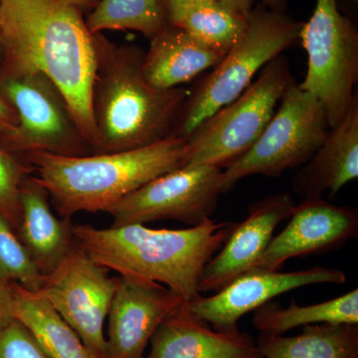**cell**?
Here are the masks:
<instances>
[{
  "mask_svg": "<svg viewBox=\"0 0 358 358\" xmlns=\"http://www.w3.org/2000/svg\"><path fill=\"white\" fill-rule=\"evenodd\" d=\"M262 6L273 10L284 11L286 8L287 0H261Z\"/></svg>",
  "mask_w": 358,
  "mask_h": 358,
  "instance_id": "obj_32",
  "label": "cell"
},
{
  "mask_svg": "<svg viewBox=\"0 0 358 358\" xmlns=\"http://www.w3.org/2000/svg\"><path fill=\"white\" fill-rule=\"evenodd\" d=\"M145 358H264L249 334L215 331L193 317L186 303L157 327Z\"/></svg>",
  "mask_w": 358,
  "mask_h": 358,
  "instance_id": "obj_16",
  "label": "cell"
},
{
  "mask_svg": "<svg viewBox=\"0 0 358 358\" xmlns=\"http://www.w3.org/2000/svg\"><path fill=\"white\" fill-rule=\"evenodd\" d=\"M185 303L157 282L121 277L108 315L106 358H145L157 327Z\"/></svg>",
  "mask_w": 358,
  "mask_h": 358,
  "instance_id": "obj_13",
  "label": "cell"
},
{
  "mask_svg": "<svg viewBox=\"0 0 358 358\" xmlns=\"http://www.w3.org/2000/svg\"><path fill=\"white\" fill-rule=\"evenodd\" d=\"M249 14L218 0H192L166 11L169 24L225 53L243 36Z\"/></svg>",
  "mask_w": 358,
  "mask_h": 358,
  "instance_id": "obj_22",
  "label": "cell"
},
{
  "mask_svg": "<svg viewBox=\"0 0 358 358\" xmlns=\"http://www.w3.org/2000/svg\"><path fill=\"white\" fill-rule=\"evenodd\" d=\"M317 324L357 326L358 289L333 300L303 307L294 301L288 308L268 301L257 308L253 317V326L257 331L271 336H282L296 327Z\"/></svg>",
  "mask_w": 358,
  "mask_h": 358,
  "instance_id": "obj_23",
  "label": "cell"
},
{
  "mask_svg": "<svg viewBox=\"0 0 358 358\" xmlns=\"http://www.w3.org/2000/svg\"><path fill=\"white\" fill-rule=\"evenodd\" d=\"M222 173L215 166L187 164L152 179L108 209L112 226L166 219L199 225L217 207Z\"/></svg>",
  "mask_w": 358,
  "mask_h": 358,
  "instance_id": "obj_11",
  "label": "cell"
},
{
  "mask_svg": "<svg viewBox=\"0 0 358 358\" xmlns=\"http://www.w3.org/2000/svg\"><path fill=\"white\" fill-rule=\"evenodd\" d=\"M45 278L33 263L13 226L0 214V281L20 285L28 291L40 292Z\"/></svg>",
  "mask_w": 358,
  "mask_h": 358,
  "instance_id": "obj_25",
  "label": "cell"
},
{
  "mask_svg": "<svg viewBox=\"0 0 358 358\" xmlns=\"http://www.w3.org/2000/svg\"><path fill=\"white\" fill-rule=\"evenodd\" d=\"M95 42L93 154L147 147L171 136L186 89L160 90L148 83L143 72L145 53L138 47L113 44L101 33Z\"/></svg>",
  "mask_w": 358,
  "mask_h": 358,
  "instance_id": "obj_3",
  "label": "cell"
},
{
  "mask_svg": "<svg viewBox=\"0 0 358 358\" xmlns=\"http://www.w3.org/2000/svg\"><path fill=\"white\" fill-rule=\"evenodd\" d=\"M14 320L13 284L0 281V331Z\"/></svg>",
  "mask_w": 358,
  "mask_h": 358,
  "instance_id": "obj_28",
  "label": "cell"
},
{
  "mask_svg": "<svg viewBox=\"0 0 358 358\" xmlns=\"http://www.w3.org/2000/svg\"><path fill=\"white\" fill-rule=\"evenodd\" d=\"M86 24L92 34L134 30L152 38L169 20L162 0H99Z\"/></svg>",
  "mask_w": 358,
  "mask_h": 358,
  "instance_id": "obj_24",
  "label": "cell"
},
{
  "mask_svg": "<svg viewBox=\"0 0 358 358\" xmlns=\"http://www.w3.org/2000/svg\"><path fill=\"white\" fill-rule=\"evenodd\" d=\"M343 271L315 267L296 272L282 273L253 268L233 280L210 296H202L186 303L193 317L212 329L225 334L239 331L238 322L243 315L262 307L280 294L313 284H343Z\"/></svg>",
  "mask_w": 358,
  "mask_h": 358,
  "instance_id": "obj_12",
  "label": "cell"
},
{
  "mask_svg": "<svg viewBox=\"0 0 358 358\" xmlns=\"http://www.w3.org/2000/svg\"><path fill=\"white\" fill-rule=\"evenodd\" d=\"M49 199L34 176H26L20 187V218L15 232L44 277L57 268L76 243L71 219L58 218Z\"/></svg>",
  "mask_w": 358,
  "mask_h": 358,
  "instance_id": "obj_17",
  "label": "cell"
},
{
  "mask_svg": "<svg viewBox=\"0 0 358 358\" xmlns=\"http://www.w3.org/2000/svg\"><path fill=\"white\" fill-rule=\"evenodd\" d=\"M0 49L6 74L40 72L57 86L93 150L96 50L82 11L68 0H0Z\"/></svg>",
  "mask_w": 358,
  "mask_h": 358,
  "instance_id": "obj_1",
  "label": "cell"
},
{
  "mask_svg": "<svg viewBox=\"0 0 358 358\" xmlns=\"http://www.w3.org/2000/svg\"><path fill=\"white\" fill-rule=\"evenodd\" d=\"M234 222L208 219L187 229L129 224L99 229L74 225L75 239L96 263L122 278L164 285L183 301L200 293L202 271L232 232Z\"/></svg>",
  "mask_w": 358,
  "mask_h": 358,
  "instance_id": "obj_2",
  "label": "cell"
},
{
  "mask_svg": "<svg viewBox=\"0 0 358 358\" xmlns=\"http://www.w3.org/2000/svg\"><path fill=\"white\" fill-rule=\"evenodd\" d=\"M14 319L32 334L49 358H96L41 292L13 284Z\"/></svg>",
  "mask_w": 358,
  "mask_h": 358,
  "instance_id": "obj_20",
  "label": "cell"
},
{
  "mask_svg": "<svg viewBox=\"0 0 358 358\" xmlns=\"http://www.w3.org/2000/svg\"><path fill=\"white\" fill-rule=\"evenodd\" d=\"M291 220L273 237L255 268L278 271L296 257L326 253L357 236V209L339 207L322 199H306L294 206Z\"/></svg>",
  "mask_w": 358,
  "mask_h": 358,
  "instance_id": "obj_15",
  "label": "cell"
},
{
  "mask_svg": "<svg viewBox=\"0 0 358 358\" xmlns=\"http://www.w3.org/2000/svg\"><path fill=\"white\" fill-rule=\"evenodd\" d=\"M31 167L24 166L7 150L0 148V214L14 230L20 218V187Z\"/></svg>",
  "mask_w": 358,
  "mask_h": 358,
  "instance_id": "obj_26",
  "label": "cell"
},
{
  "mask_svg": "<svg viewBox=\"0 0 358 358\" xmlns=\"http://www.w3.org/2000/svg\"><path fill=\"white\" fill-rule=\"evenodd\" d=\"M109 271L76 241L40 291L96 358H106L105 322L121 280Z\"/></svg>",
  "mask_w": 358,
  "mask_h": 358,
  "instance_id": "obj_10",
  "label": "cell"
},
{
  "mask_svg": "<svg viewBox=\"0 0 358 358\" xmlns=\"http://www.w3.org/2000/svg\"><path fill=\"white\" fill-rule=\"evenodd\" d=\"M26 157L56 210L71 219L79 212H107L152 179L185 166L187 143L171 134L124 152L83 157L33 152Z\"/></svg>",
  "mask_w": 358,
  "mask_h": 358,
  "instance_id": "obj_4",
  "label": "cell"
},
{
  "mask_svg": "<svg viewBox=\"0 0 358 358\" xmlns=\"http://www.w3.org/2000/svg\"><path fill=\"white\" fill-rule=\"evenodd\" d=\"M308 166L294 178L296 192L306 199H319L329 192L334 196L350 181L358 178V100L313 155Z\"/></svg>",
  "mask_w": 358,
  "mask_h": 358,
  "instance_id": "obj_18",
  "label": "cell"
},
{
  "mask_svg": "<svg viewBox=\"0 0 358 358\" xmlns=\"http://www.w3.org/2000/svg\"><path fill=\"white\" fill-rule=\"evenodd\" d=\"M17 124V115L15 110L7 102L0 91V131L4 134L10 133Z\"/></svg>",
  "mask_w": 358,
  "mask_h": 358,
  "instance_id": "obj_29",
  "label": "cell"
},
{
  "mask_svg": "<svg viewBox=\"0 0 358 358\" xmlns=\"http://www.w3.org/2000/svg\"><path fill=\"white\" fill-rule=\"evenodd\" d=\"M225 55V52L169 23L150 38V49L143 55V72L155 88H178L203 71L216 67Z\"/></svg>",
  "mask_w": 358,
  "mask_h": 358,
  "instance_id": "obj_19",
  "label": "cell"
},
{
  "mask_svg": "<svg viewBox=\"0 0 358 358\" xmlns=\"http://www.w3.org/2000/svg\"><path fill=\"white\" fill-rule=\"evenodd\" d=\"M326 110L312 94L294 83L251 148L222 173V193L248 176L277 178L312 159L329 131Z\"/></svg>",
  "mask_w": 358,
  "mask_h": 358,
  "instance_id": "obj_7",
  "label": "cell"
},
{
  "mask_svg": "<svg viewBox=\"0 0 358 358\" xmlns=\"http://www.w3.org/2000/svg\"><path fill=\"white\" fill-rule=\"evenodd\" d=\"M294 206L288 192L270 195L250 205L247 217L235 224L217 255L205 266L199 280V293L218 292L255 268L274 237L275 228L291 216Z\"/></svg>",
  "mask_w": 358,
  "mask_h": 358,
  "instance_id": "obj_14",
  "label": "cell"
},
{
  "mask_svg": "<svg viewBox=\"0 0 358 358\" xmlns=\"http://www.w3.org/2000/svg\"><path fill=\"white\" fill-rule=\"evenodd\" d=\"M293 82L286 57L278 56L264 66L256 81L241 95L193 131L186 141L185 166L222 169L236 162L258 140Z\"/></svg>",
  "mask_w": 358,
  "mask_h": 358,
  "instance_id": "obj_6",
  "label": "cell"
},
{
  "mask_svg": "<svg viewBox=\"0 0 358 358\" xmlns=\"http://www.w3.org/2000/svg\"><path fill=\"white\" fill-rule=\"evenodd\" d=\"M256 343L266 358H358V327L310 324L299 336L261 334Z\"/></svg>",
  "mask_w": 358,
  "mask_h": 358,
  "instance_id": "obj_21",
  "label": "cell"
},
{
  "mask_svg": "<svg viewBox=\"0 0 358 358\" xmlns=\"http://www.w3.org/2000/svg\"><path fill=\"white\" fill-rule=\"evenodd\" d=\"M300 38L308 54V72L299 87L322 103L329 129L336 128L357 96V26L339 13L336 0H317Z\"/></svg>",
  "mask_w": 358,
  "mask_h": 358,
  "instance_id": "obj_8",
  "label": "cell"
},
{
  "mask_svg": "<svg viewBox=\"0 0 358 358\" xmlns=\"http://www.w3.org/2000/svg\"><path fill=\"white\" fill-rule=\"evenodd\" d=\"M0 91L17 115V124L6 134L14 152L83 157L93 154L71 115L64 96L40 72L6 74Z\"/></svg>",
  "mask_w": 358,
  "mask_h": 358,
  "instance_id": "obj_9",
  "label": "cell"
},
{
  "mask_svg": "<svg viewBox=\"0 0 358 358\" xmlns=\"http://www.w3.org/2000/svg\"><path fill=\"white\" fill-rule=\"evenodd\" d=\"M68 1L74 4L75 6L78 7L83 13L84 10H89V9L93 10L99 0H68Z\"/></svg>",
  "mask_w": 358,
  "mask_h": 358,
  "instance_id": "obj_31",
  "label": "cell"
},
{
  "mask_svg": "<svg viewBox=\"0 0 358 358\" xmlns=\"http://www.w3.org/2000/svg\"><path fill=\"white\" fill-rule=\"evenodd\" d=\"M0 358H49L32 334L17 320L0 331Z\"/></svg>",
  "mask_w": 358,
  "mask_h": 358,
  "instance_id": "obj_27",
  "label": "cell"
},
{
  "mask_svg": "<svg viewBox=\"0 0 358 358\" xmlns=\"http://www.w3.org/2000/svg\"><path fill=\"white\" fill-rule=\"evenodd\" d=\"M188 1H192V0H162L166 11L173 8L174 6H178V4L185 3V2ZM218 1L224 2V3L228 4V6L241 11V13L249 14L251 13L252 9L254 8V2L256 0H218Z\"/></svg>",
  "mask_w": 358,
  "mask_h": 358,
  "instance_id": "obj_30",
  "label": "cell"
},
{
  "mask_svg": "<svg viewBox=\"0 0 358 358\" xmlns=\"http://www.w3.org/2000/svg\"><path fill=\"white\" fill-rule=\"evenodd\" d=\"M303 24L284 11L264 6L252 9L243 36L186 98L171 134L187 141L205 120L241 95L257 72L300 38Z\"/></svg>",
  "mask_w": 358,
  "mask_h": 358,
  "instance_id": "obj_5",
  "label": "cell"
}]
</instances>
